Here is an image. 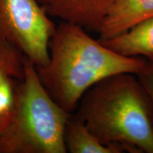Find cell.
I'll list each match as a JSON object with an SVG mask.
<instances>
[{
	"label": "cell",
	"mask_w": 153,
	"mask_h": 153,
	"mask_svg": "<svg viewBox=\"0 0 153 153\" xmlns=\"http://www.w3.org/2000/svg\"><path fill=\"white\" fill-rule=\"evenodd\" d=\"M49 60L36 68L42 85L57 104L73 114L86 91L114 74H136L147 60L115 52L78 25L62 22L48 44Z\"/></svg>",
	"instance_id": "1"
},
{
	"label": "cell",
	"mask_w": 153,
	"mask_h": 153,
	"mask_svg": "<svg viewBox=\"0 0 153 153\" xmlns=\"http://www.w3.org/2000/svg\"><path fill=\"white\" fill-rule=\"evenodd\" d=\"M74 114L103 144L120 143L131 153H153L150 101L136 74L121 73L86 91Z\"/></svg>",
	"instance_id": "2"
},
{
	"label": "cell",
	"mask_w": 153,
	"mask_h": 153,
	"mask_svg": "<svg viewBox=\"0 0 153 153\" xmlns=\"http://www.w3.org/2000/svg\"><path fill=\"white\" fill-rule=\"evenodd\" d=\"M72 114L48 94L26 57L14 118L0 135V153H65L64 131Z\"/></svg>",
	"instance_id": "3"
},
{
	"label": "cell",
	"mask_w": 153,
	"mask_h": 153,
	"mask_svg": "<svg viewBox=\"0 0 153 153\" xmlns=\"http://www.w3.org/2000/svg\"><path fill=\"white\" fill-rule=\"evenodd\" d=\"M57 26L37 0H0V38L22 51L36 68L49 60Z\"/></svg>",
	"instance_id": "4"
},
{
	"label": "cell",
	"mask_w": 153,
	"mask_h": 153,
	"mask_svg": "<svg viewBox=\"0 0 153 153\" xmlns=\"http://www.w3.org/2000/svg\"><path fill=\"white\" fill-rule=\"evenodd\" d=\"M50 16L99 32L116 0H37Z\"/></svg>",
	"instance_id": "5"
},
{
	"label": "cell",
	"mask_w": 153,
	"mask_h": 153,
	"mask_svg": "<svg viewBox=\"0 0 153 153\" xmlns=\"http://www.w3.org/2000/svg\"><path fill=\"white\" fill-rule=\"evenodd\" d=\"M153 18V0H116L99 30L100 41L125 33Z\"/></svg>",
	"instance_id": "6"
},
{
	"label": "cell",
	"mask_w": 153,
	"mask_h": 153,
	"mask_svg": "<svg viewBox=\"0 0 153 153\" xmlns=\"http://www.w3.org/2000/svg\"><path fill=\"white\" fill-rule=\"evenodd\" d=\"M64 143L67 152L122 153L129 149L120 143L103 144L88 129L85 122L72 114L64 131Z\"/></svg>",
	"instance_id": "7"
},
{
	"label": "cell",
	"mask_w": 153,
	"mask_h": 153,
	"mask_svg": "<svg viewBox=\"0 0 153 153\" xmlns=\"http://www.w3.org/2000/svg\"><path fill=\"white\" fill-rule=\"evenodd\" d=\"M100 41L120 55L140 57L153 63V18L116 37Z\"/></svg>",
	"instance_id": "8"
},
{
	"label": "cell",
	"mask_w": 153,
	"mask_h": 153,
	"mask_svg": "<svg viewBox=\"0 0 153 153\" xmlns=\"http://www.w3.org/2000/svg\"><path fill=\"white\" fill-rule=\"evenodd\" d=\"M26 56L16 46L0 38V85L7 79L22 80Z\"/></svg>",
	"instance_id": "9"
},
{
	"label": "cell",
	"mask_w": 153,
	"mask_h": 153,
	"mask_svg": "<svg viewBox=\"0 0 153 153\" xmlns=\"http://www.w3.org/2000/svg\"><path fill=\"white\" fill-rule=\"evenodd\" d=\"M21 81L11 78L0 85V135L9 127L14 118Z\"/></svg>",
	"instance_id": "10"
},
{
	"label": "cell",
	"mask_w": 153,
	"mask_h": 153,
	"mask_svg": "<svg viewBox=\"0 0 153 153\" xmlns=\"http://www.w3.org/2000/svg\"><path fill=\"white\" fill-rule=\"evenodd\" d=\"M136 76L148 94L153 121V63L147 61L144 68L136 74Z\"/></svg>",
	"instance_id": "11"
}]
</instances>
